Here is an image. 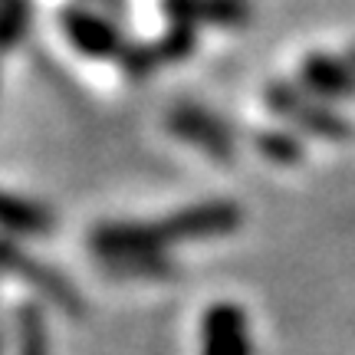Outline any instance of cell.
<instances>
[{
  "label": "cell",
  "instance_id": "6da1fadb",
  "mask_svg": "<svg viewBox=\"0 0 355 355\" xmlns=\"http://www.w3.org/2000/svg\"><path fill=\"white\" fill-rule=\"evenodd\" d=\"M204 355H250V336L243 313L234 306H217L204 319Z\"/></svg>",
  "mask_w": 355,
  "mask_h": 355
},
{
  "label": "cell",
  "instance_id": "7a4b0ae2",
  "mask_svg": "<svg viewBox=\"0 0 355 355\" xmlns=\"http://www.w3.org/2000/svg\"><path fill=\"white\" fill-rule=\"evenodd\" d=\"M0 224H7V227H13V230H37V227H43L46 220L37 217L33 207L13 204L10 198H0Z\"/></svg>",
  "mask_w": 355,
  "mask_h": 355
}]
</instances>
